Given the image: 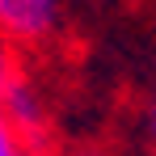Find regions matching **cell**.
Returning <instances> with one entry per match:
<instances>
[{"mask_svg": "<svg viewBox=\"0 0 156 156\" xmlns=\"http://www.w3.org/2000/svg\"><path fill=\"white\" fill-rule=\"evenodd\" d=\"M59 26V0H0L4 42H42Z\"/></svg>", "mask_w": 156, "mask_h": 156, "instance_id": "6da1fadb", "label": "cell"}, {"mask_svg": "<svg viewBox=\"0 0 156 156\" xmlns=\"http://www.w3.org/2000/svg\"><path fill=\"white\" fill-rule=\"evenodd\" d=\"M0 105H4V118H9V127H13V135L21 139H34L38 131H42V97L34 93V84H26V80H4L0 84Z\"/></svg>", "mask_w": 156, "mask_h": 156, "instance_id": "7a4b0ae2", "label": "cell"}, {"mask_svg": "<svg viewBox=\"0 0 156 156\" xmlns=\"http://www.w3.org/2000/svg\"><path fill=\"white\" fill-rule=\"evenodd\" d=\"M0 156H21V148H17V135H13L9 118H4V105H0Z\"/></svg>", "mask_w": 156, "mask_h": 156, "instance_id": "3957f363", "label": "cell"}, {"mask_svg": "<svg viewBox=\"0 0 156 156\" xmlns=\"http://www.w3.org/2000/svg\"><path fill=\"white\" fill-rule=\"evenodd\" d=\"M9 76H13V55H9V42L0 38V84H4Z\"/></svg>", "mask_w": 156, "mask_h": 156, "instance_id": "277c9868", "label": "cell"}, {"mask_svg": "<svg viewBox=\"0 0 156 156\" xmlns=\"http://www.w3.org/2000/svg\"><path fill=\"white\" fill-rule=\"evenodd\" d=\"M152 135H156V105H152Z\"/></svg>", "mask_w": 156, "mask_h": 156, "instance_id": "5b68a950", "label": "cell"}, {"mask_svg": "<svg viewBox=\"0 0 156 156\" xmlns=\"http://www.w3.org/2000/svg\"><path fill=\"white\" fill-rule=\"evenodd\" d=\"M21 156H34V152H21Z\"/></svg>", "mask_w": 156, "mask_h": 156, "instance_id": "8992f818", "label": "cell"}]
</instances>
